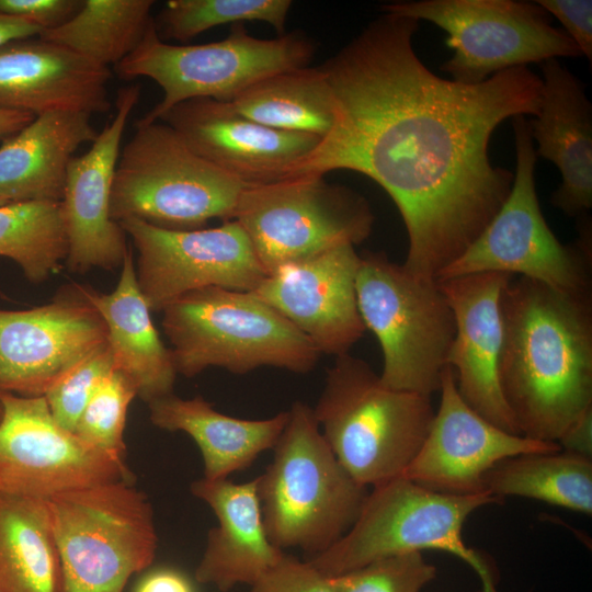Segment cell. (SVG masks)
Masks as SVG:
<instances>
[{
	"mask_svg": "<svg viewBox=\"0 0 592 592\" xmlns=\"http://www.w3.org/2000/svg\"><path fill=\"white\" fill-rule=\"evenodd\" d=\"M419 21L383 13L319 66L334 124L298 174L334 170L378 183L399 209L409 247L402 266L436 281L506 201L514 174L489 157L494 129L535 116L542 79L527 66L464 84L419 58Z\"/></svg>",
	"mask_w": 592,
	"mask_h": 592,
	"instance_id": "cell-1",
	"label": "cell"
},
{
	"mask_svg": "<svg viewBox=\"0 0 592 592\" xmlns=\"http://www.w3.org/2000/svg\"><path fill=\"white\" fill-rule=\"evenodd\" d=\"M422 553L384 557L331 578L335 592H421L436 577Z\"/></svg>",
	"mask_w": 592,
	"mask_h": 592,
	"instance_id": "cell-35",
	"label": "cell"
},
{
	"mask_svg": "<svg viewBox=\"0 0 592 592\" xmlns=\"http://www.w3.org/2000/svg\"><path fill=\"white\" fill-rule=\"evenodd\" d=\"M512 126L516 170L511 192L481 234L436 281L493 272L519 274L566 293H591V223L584 215L580 238L573 243L557 239L537 197V155L528 121L517 115Z\"/></svg>",
	"mask_w": 592,
	"mask_h": 592,
	"instance_id": "cell-10",
	"label": "cell"
},
{
	"mask_svg": "<svg viewBox=\"0 0 592 592\" xmlns=\"http://www.w3.org/2000/svg\"><path fill=\"white\" fill-rule=\"evenodd\" d=\"M1 418H2V406L0 403V421H1Z\"/></svg>",
	"mask_w": 592,
	"mask_h": 592,
	"instance_id": "cell-45",
	"label": "cell"
},
{
	"mask_svg": "<svg viewBox=\"0 0 592 592\" xmlns=\"http://www.w3.org/2000/svg\"><path fill=\"white\" fill-rule=\"evenodd\" d=\"M110 68L33 36L0 46V110L106 113Z\"/></svg>",
	"mask_w": 592,
	"mask_h": 592,
	"instance_id": "cell-22",
	"label": "cell"
},
{
	"mask_svg": "<svg viewBox=\"0 0 592 592\" xmlns=\"http://www.w3.org/2000/svg\"><path fill=\"white\" fill-rule=\"evenodd\" d=\"M228 103L239 114L267 127L321 139L334 124L332 94L319 66L269 76Z\"/></svg>",
	"mask_w": 592,
	"mask_h": 592,
	"instance_id": "cell-29",
	"label": "cell"
},
{
	"mask_svg": "<svg viewBox=\"0 0 592 592\" xmlns=\"http://www.w3.org/2000/svg\"><path fill=\"white\" fill-rule=\"evenodd\" d=\"M47 501L64 592H124L128 580L153 562V510L134 483L96 485Z\"/></svg>",
	"mask_w": 592,
	"mask_h": 592,
	"instance_id": "cell-11",
	"label": "cell"
},
{
	"mask_svg": "<svg viewBox=\"0 0 592 592\" xmlns=\"http://www.w3.org/2000/svg\"><path fill=\"white\" fill-rule=\"evenodd\" d=\"M232 219L267 275L334 247L362 243L372 232L374 214L360 193L328 183L325 175L304 173L246 186Z\"/></svg>",
	"mask_w": 592,
	"mask_h": 592,
	"instance_id": "cell-13",
	"label": "cell"
},
{
	"mask_svg": "<svg viewBox=\"0 0 592 592\" xmlns=\"http://www.w3.org/2000/svg\"><path fill=\"white\" fill-rule=\"evenodd\" d=\"M7 203H10V202L7 200L0 198V205L7 204Z\"/></svg>",
	"mask_w": 592,
	"mask_h": 592,
	"instance_id": "cell-44",
	"label": "cell"
},
{
	"mask_svg": "<svg viewBox=\"0 0 592 592\" xmlns=\"http://www.w3.org/2000/svg\"><path fill=\"white\" fill-rule=\"evenodd\" d=\"M152 0H83L77 13L38 36L98 65H117L141 42Z\"/></svg>",
	"mask_w": 592,
	"mask_h": 592,
	"instance_id": "cell-31",
	"label": "cell"
},
{
	"mask_svg": "<svg viewBox=\"0 0 592 592\" xmlns=\"http://www.w3.org/2000/svg\"><path fill=\"white\" fill-rule=\"evenodd\" d=\"M119 152L111 193V217L135 218L173 229L230 220L243 184L197 155L164 122L135 124Z\"/></svg>",
	"mask_w": 592,
	"mask_h": 592,
	"instance_id": "cell-7",
	"label": "cell"
},
{
	"mask_svg": "<svg viewBox=\"0 0 592 592\" xmlns=\"http://www.w3.org/2000/svg\"><path fill=\"white\" fill-rule=\"evenodd\" d=\"M485 491L522 497L592 515V458L562 451L509 457L483 477Z\"/></svg>",
	"mask_w": 592,
	"mask_h": 592,
	"instance_id": "cell-30",
	"label": "cell"
},
{
	"mask_svg": "<svg viewBox=\"0 0 592 592\" xmlns=\"http://www.w3.org/2000/svg\"><path fill=\"white\" fill-rule=\"evenodd\" d=\"M291 8L289 0H169L153 21L161 39L185 42L215 26L254 21L281 36Z\"/></svg>",
	"mask_w": 592,
	"mask_h": 592,
	"instance_id": "cell-33",
	"label": "cell"
},
{
	"mask_svg": "<svg viewBox=\"0 0 592 592\" xmlns=\"http://www.w3.org/2000/svg\"><path fill=\"white\" fill-rule=\"evenodd\" d=\"M137 396L135 383L115 368L87 403L73 433L84 443L126 462L124 430L128 407Z\"/></svg>",
	"mask_w": 592,
	"mask_h": 592,
	"instance_id": "cell-34",
	"label": "cell"
},
{
	"mask_svg": "<svg viewBox=\"0 0 592 592\" xmlns=\"http://www.w3.org/2000/svg\"><path fill=\"white\" fill-rule=\"evenodd\" d=\"M171 126L202 158L244 186L295 177L321 138L257 123L228 102L193 99L168 111Z\"/></svg>",
	"mask_w": 592,
	"mask_h": 592,
	"instance_id": "cell-18",
	"label": "cell"
},
{
	"mask_svg": "<svg viewBox=\"0 0 592 592\" xmlns=\"http://www.w3.org/2000/svg\"><path fill=\"white\" fill-rule=\"evenodd\" d=\"M139 96V86L119 89L113 118L90 148L69 162L60 203L68 237L66 264L71 272L113 270L122 266L128 251L126 234L111 217L110 206L121 141Z\"/></svg>",
	"mask_w": 592,
	"mask_h": 592,
	"instance_id": "cell-20",
	"label": "cell"
},
{
	"mask_svg": "<svg viewBox=\"0 0 592 592\" xmlns=\"http://www.w3.org/2000/svg\"><path fill=\"white\" fill-rule=\"evenodd\" d=\"M542 96L528 121L537 157L553 162L561 182L550 203L571 217L592 207V104L583 82L557 58L540 62Z\"/></svg>",
	"mask_w": 592,
	"mask_h": 592,
	"instance_id": "cell-23",
	"label": "cell"
},
{
	"mask_svg": "<svg viewBox=\"0 0 592 592\" xmlns=\"http://www.w3.org/2000/svg\"><path fill=\"white\" fill-rule=\"evenodd\" d=\"M360 254L341 244L286 263L253 293L299 330L321 353H349L366 328L356 298Z\"/></svg>",
	"mask_w": 592,
	"mask_h": 592,
	"instance_id": "cell-19",
	"label": "cell"
},
{
	"mask_svg": "<svg viewBox=\"0 0 592 592\" xmlns=\"http://www.w3.org/2000/svg\"><path fill=\"white\" fill-rule=\"evenodd\" d=\"M501 501L489 492H436L400 476L372 487L350 530L308 561L332 578L384 557L434 549L466 562L479 577L482 592H498L490 566L466 545L463 530L475 511Z\"/></svg>",
	"mask_w": 592,
	"mask_h": 592,
	"instance_id": "cell-6",
	"label": "cell"
},
{
	"mask_svg": "<svg viewBox=\"0 0 592 592\" xmlns=\"http://www.w3.org/2000/svg\"><path fill=\"white\" fill-rule=\"evenodd\" d=\"M96 136L87 113L59 111L35 116L0 146V198L60 202L70 160L82 144Z\"/></svg>",
	"mask_w": 592,
	"mask_h": 592,
	"instance_id": "cell-26",
	"label": "cell"
},
{
	"mask_svg": "<svg viewBox=\"0 0 592 592\" xmlns=\"http://www.w3.org/2000/svg\"><path fill=\"white\" fill-rule=\"evenodd\" d=\"M114 369V358L107 344L59 378L44 396L56 422L73 432L87 403Z\"/></svg>",
	"mask_w": 592,
	"mask_h": 592,
	"instance_id": "cell-36",
	"label": "cell"
},
{
	"mask_svg": "<svg viewBox=\"0 0 592 592\" xmlns=\"http://www.w3.org/2000/svg\"><path fill=\"white\" fill-rule=\"evenodd\" d=\"M34 114L19 111L0 110V139H7L30 124Z\"/></svg>",
	"mask_w": 592,
	"mask_h": 592,
	"instance_id": "cell-43",
	"label": "cell"
},
{
	"mask_svg": "<svg viewBox=\"0 0 592 592\" xmlns=\"http://www.w3.org/2000/svg\"><path fill=\"white\" fill-rule=\"evenodd\" d=\"M314 53L312 42L298 32L264 39L250 35L242 23L231 25L229 35L218 42L173 45L159 37L152 21L114 70L121 79L147 77L162 89L161 101L136 122L149 124L189 100L231 102L269 76L307 67Z\"/></svg>",
	"mask_w": 592,
	"mask_h": 592,
	"instance_id": "cell-8",
	"label": "cell"
},
{
	"mask_svg": "<svg viewBox=\"0 0 592 592\" xmlns=\"http://www.w3.org/2000/svg\"><path fill=\"white\" fill-rule=\"evenodd\" d=\"M384 13L429 21L447 34L453 56L441 70L452 80L478 84L497 72L543 62L578 58L571 37L551 24L539 4L516 0H420L382 5Z\"/></svg>",
	"mask_w": 592,
	"mask_h": 592,
	"instance_id": "cell-12",
	"label": "cell"
},
{
	"mask_svg": "<svg viewBox=\"0 0 592 592\" xmlns=\"http://www.w3.org/2000/svg\"><path fill=\"white\" fill-rule=\"evenodd\" d=\"M355 288L364 326L382 349L383 384L429 397L439 391L455 320L437 281L368 251L360 255Z\"/></svg>",
	"mask_w": 592,
	"mask_h": 592,
	"instance_id": "cell-9",
	"label": "cell"
},
{
	"mask_svg": "<svg viewBox=\"0 0 592 592\" xmlns=\"http://www.w3.org/2000/svg\"><path fill=\"white\" fill-rule=\"evenodd\" d=\"M138 251L137 280L151 311L206 287L253 292L266 273L235 220L173 230L127 218L119 223Z\"/></svg>",
	"mask_w": 592,
	"mask_h": 592,
	"instance_id": "cell-15",
	"label": "cell"
},
{
	"mask_svg": "<svg viewBox=\"0 0 592 592\" xmlns=\"http://www.w3.org/2000/svg\"><path fill=\"white\" fill-rule=\"evenodd\" d=\"M501 307L504 401L521 435L557 443L592 407L591 293L512 277Z\"/></svg>",
	"mask_w": 592,
	"mask_h": 592,
	"instance_id": "cell-2",
	"label": "cell"
},
{
	"mask_svg": "<svg viewBox=\"0 0 592 592\" xmlns=\"http://www.w3.org/2000/svg\"><path fill=\"white\" fill-rule=\"evenodd\" d=\"M513 276L477 273L437 281L455 320L446 357L463 399L502 430L520 434L502 396L499 363L502 348V294Z\"/></svg>",
	"mask_w": 592,
	"mask_h": 592,
	"instance_id": "cell-21",
	"label": "cell"
},
{
	"mask_svg": "<svg viewBox=\"0 0 592 592\" xmlns=\"http://www.w3.org/2000/svg\"><path fill=\"white\" fill-rule=\"evenodd\" d=\"M162 314L175 371L185 377L208 367L238 375L263 366L305 374L319 360L317 348L253 292L201 288Z\"/></svg>",
	"mask_w": 592,
	"mask_h": 592,
	"instance_id": "cell-5",
	"label": "cell"
},
{
	"mask_svg": "<svg viewBox=\"0 0 592 592\" xmlns=\"http://www.w3.org/2000/svg\"><path fill=\"white\" fill-rule=\"evenodd\" d=\"M81 4L80 0H0V12L24 19L45 31L67 22Z\"/></svg>",
	"mask_w": 592,
	"mask_h": 592,
	"instance_id": "cell-39",
	"label": "cell"
},
{
	"mask_svg": "<svg viewBox=\"0 0 592 592\" xmlns=\"http://www.w3.org/2000/svg\"><path fill=\"white\" fill-rule=\"evenodd\" d=\"M68 237L60 202L0 205V255L15 261L26 278L41 283L66 261Z\"/></svg>",
	"mask_w": 592,
	"mask_h": 592,
	"instance_id": "cell-32",
	"label": "cell"
},
{
	"mask_svg": "<svg viewBox=\"0 0 592 592\" xmlns=\"http://www.w3.org/2000/svg\"><path fill=\"white\" fill-rule=\"evenodd\" d=\"M439 392L429 432L401 475L424 488L454 496L487 492L483 477L501 460L560 449L558 443L510 433L480 415L460 396L449 366L442 372Z\"/></svg>",
	"mask_w": 592,
	"mask_h": 592,
	"instance_id": "cell-17",
	"label": "cell"
},
{
	"mask_svg": "<svg viewBox=\"0 0 592 592\" xmlns=\"http://www.w3.org/2000/svg\"><path fill=\"white\" fill-rule=\"evenodd\" d=\"M134 592H195L192 582L180 571L159 568L143 577Z\"/></svg>",
	"mask_w": 592,
	"mask_h": 592,
	"instance_id": "cell-40",
	"label": "cell"
},
{
	"mask_svg": "<svg viewBox=\"0 0 592 592\" xmlns=\"http://www.w3.org/2000/svg\"><path fill=\"white\" fill-rule=\"evenodd\" d=\"M335 457L365 487L400 477L434 418L431 397L387 387L364 360L337 356L312 408Z\"/></svg>",
	"mask_w": 592,
	"mask_h": 592,
	"instance_id": "cell-4",
	"label": "cell"
},
{
	"mask_svg": "<svg viewBox=\"0 0 592 592\" xmlns=\"http://www.w3.org/2000/svg\"><path fill=\"white\" fill-rule=\"evenodd\" d=\"M288 413L271 464L255 478L258 498L271 543L314 557L350 530L368 490L335 457L312 408L295 401Z\"/></svg>",
	"mask_w": 592,
	"mask_h": 592,
	"instance_id": "cell-3",
	"label": "cell"
},
{
	"mask_svg": "<svg viewBox=\"0 0 592 592\" xmlns=\"http://www.w3.org/2000/svg\"><path fill=\"white\" fill-rule=\"evenodd\" d=\"M121 267L119 280L111 293L80 287L105 323L115 368L135 383L138 397L149 403L173 394L178 373L139 288L130 247Z\"/></svg>",
	"mask_w": 592,
	"mask_h": 592,
	"instance_id": "cell-25",
	"label": "cell"
},
{
	"mask_svg": "<svg viewBox=\"0 0 592 592\" xmlns=\"http://www.w3.org/2000/svg\"><path fill=\"white\" fill-rule=\"evenodd\" d=\"M42 30L21 18L0 12V46L9 42L37 36Z\"/></svg>",
	"mask_w": 592,
	"mask_h": 592,
	"instance_id": "cell-42",
	"label": "cell"
},
{
	"mask_svg": "<svg viewBox=\"0 0 592 592\" xmlns=\"http://www.w3.org/2000/svg\"><path fill=\"white\" fill-rule=\"evenodd\" d=\"M478 592H482V591L480 590V591H478Z\"/></svg>",
	"mask_w": 592,
	"mask_h": 592,
	"instance_id": "cell-46",
	"label": "cell"
},
{
	"mask_svg": "<svg viewBox=\"0 0 592 592\" xmlns=\"http://www.w3.org/2000/svg\"><path fill=\"white\" fill-rule=\"evenodd\" d=\"M0 592H64L45 499L0 491Z\"/></svg>",
	"mask_w": 592,
	"mask_h": 592,
	"instance_id": "cell-28",
	"label": "cell"
},
{
	"mask_svg": "<svg viewBox=\"0 0 592 592\" xmlns=\"http://www.w3.org/2000/svg\"><path fill=\"white\" fill-rule=\"evenodd\" d=\"M557 443L562 451L592 458V407L565 431Z\"/></svg>",
	"mask_w": 592,
	"mask_h": 592,
	"instance_id": "cell-41",
	"label": "cell"
},
{
	"mask_svg": "<svg viewBox=\"0 0 592 592\" xmlns=\"http://www.w3.org/2000/svg\"><path fill=\"white\" fill-rule=\"evenodd\" d=\"M251 592H335L331 578L310 561L286 555L269 568L252 585Z\"/></svg>",
	"mask_w": 592,
	"mask_h": 592,
	"instance_id": "cell-37",
	"label": "cell"
},
{
	"mask_svg": "<svg viewBox=\"0 0 592 592\" xmlns=\"http://www.w3.org/2000/svg\"><path fill=\"white\" fill-rule=\"evenodd\" d=\"M190 490L217 519L195 569L196 581L223 592L240 583L252 585L284 554L267 537L255 478L236 483L203 477Z\"/></svg>",
	"mask_w": 592,
	"mask_h": 592,
	"instance_id": "cell-24",
	"label": "cell"
},
{
	"mask_svg": "<svg viewBox=\"0 0 592 592\" xmlns=\"http://www.w3.org/2000/svg\"><path fill=\"white\" fill-rule=\"evenodd\" d=\"M549 15L555 16L563 31L579 47L582 56L592 60V1L591 0H536Z\"/></svg>",
	"mask_w": 592,
	"mask_h": 592,
	"instance_id": "cell-38",
	"label": "cell"
},
{
	"mask_svg": "<svg viewBox=\"0 0 592 592\" xmlns=\"http://www.w3.org/2000/svg\"><path fill=\"white\" fill-rule=\"evenodd\" d=\"M147 405L153 425L184 432L194 440L202 454L204 478L209 480L226 479L272 449L289 415L287 410L262 420L240 419L220 413L202 396L184 399L174 394Z\"/></svg>",
	"mask_w": 592,
	"mask_h": 592,
	"instance_id": "cell-27",
	"label": "cell"
},
{
	"mask_svg": "<svg viewBox=\"0 0 592 592\" xmlns=\"http://www.w3.org/2000/svg\"><path fill=\"white\" fill-rule=\"evenodd\" d=\"M107 346V330L80 284L26 310L0 309V394L45 396L78 363Z\"/></svg>",
	"mask_w": 592,
	"mask_h": 592,
	"instance_id": "cell-16",
	"label": "cell"
},
{
	"mask_svg": "<svg viewBox=\"0 0 592 592\" xmlns=\"http://www.w3.org/2000/svg\"><path fill=\"white\" fill-rule=\"evenodd\" d=\"M0 403V491L49 500L102 483H134L126 462L61 428L44 396L2 392Z\"/></svg>",
	"mask_w": 592,
	"mask_h": 592,
	"instance_id": "cell-14",
	"label": "cell"
}]
</instances>
